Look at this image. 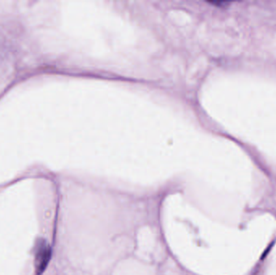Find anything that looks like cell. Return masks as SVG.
<instances>
[{
  "instance_id": "6da1fadb",
  "label": "cell",
  "mask_w": 276,
  "mask_h": 275,
  "mask_svg": "<svg viewBox=\"0 0 276 275\" xmlns=\"http://www.w3.org/2000/svg\"><path fill=\"white\" fill-rule=\"evenodd\" d=\"M52 250L45 240L37 243L35 253V267L37 275H41L46 269L51 258Z\"/></svg>"
}]
</instances>
